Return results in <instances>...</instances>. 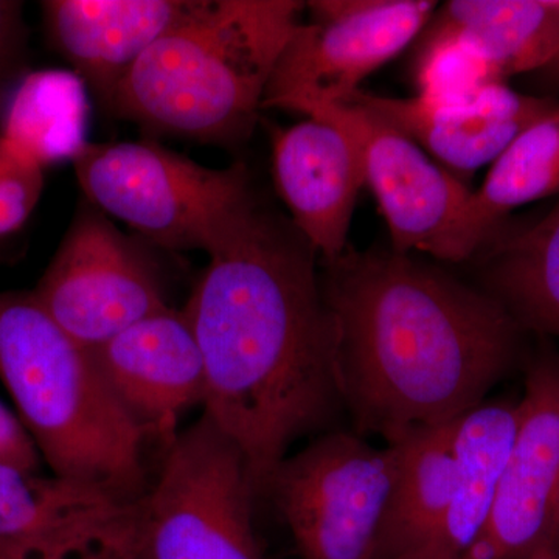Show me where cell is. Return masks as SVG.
<instances>
[{"label":"cell","mask_w":559,"mask_h":559,"mask_svg":"<svg viewBox=\"0 0 559 559\" xmlns=\"http://www.w3.org/2000/svg\"><path fill=\"white\" fill-rule=\"evenodd\" d=\"M186 312L204 362V414L245 454L257 495L294 441L344 407L337 331L318 252L250 191L216 227Z\"/></svg>","instance_id":"6da1fadb"},{"label":"cell","mask_w":559,"mask_h":559,"mask_svg":"<svg viewBox=\"0 0 559 559\" xmlns=\"http://www.w3.org/2000/svg\"><path fill=\"white\" fill-rule=\"evenodd\" d=\"M337 381L358 436L392 444L485 403L513 367L521 326L498 299L411 253L325 263Z\"/></svg>","instance_id":"7a4b0ae2"},{"label":"cell","mask_w":559,"mask_h":559,"mask_svg":"<svg viewBox=\"0 0 559 559\" xmlns=\"http://www.w3.org/2000/svg\"><path fill=\"white\" fill-rule=\"evenodd\" d=\"M296 0H198L117 87L109 109L159 134L237 145L255 127Z\"/></svg>","instance_id":"3957f363"},{"label":"cell","mask_w":559,"mask_h":559,"mask_svg":"<svg viewBox=\"0 0 559 559\" xmlns=\"http://www.w3.org/2000/svg\"><path fill=\"white\" fill-rule=\"evenodd\" d=\"M0 378L51 474L138 502L151 437L117 399L90 348L33 293L0 294Z\"/></svg>","instance_id":"277c9868"},{"label":"cell","mask_w":559,"mask_h":559,"mask_svg":"<svg viewBox=\"0 0 559 559\" xmlns=\"http://www.w3.org/2000/svg\"><path fill=\"white\" fill-rule=\"evenodd\" d=\"M257 498L245 454L202 414L165 448L156 480L140 499V559H263Z\"/></svg>","instance_id":"5b68a950"},{"label":"cell","mask_w":559,"mask_h":559,"mask_svg":"<svg viewBox=\"0 0 559 559\" xmlns=\"http://www.w3.org/2000/svg\"><path fill=\"white\" fill-rule=\"evenodd\" d=\"M86 201L167 250H207L249 197L245 164L209 168L151 140L87 143L73 160Z\"/></svg>","instance_id":"8992f818"},{"label":"cell","mask_w":559,"mask_h":559,"mask_svg":"<svg viewBox=\"0 0 559 559\" xmlns=\"http://www.w3.org/2000/svg\"><path fill=\"white\" fill-rule=\"evenodd\" d=\"M400 441L374 448L326 432L288 455L267 484L300 559H373L399 479Z\"/></svg>","instance_id":"52a82bcc"},{"label":"cell","mask_w":559,"mask_h":559,"mask_svg":"<svg viewBox=\"0 0 559 559\" xmlns=\"http://www.w3.org/2000/svg\"><path fill=\"white\" fill-rule=\"evenodd\" d=\"M304 116L340 128L355 142L393 250L457 263L485 245L473 219V191L409 138L352 102L312 106Z\"/></svg>","instance_id":"ba28073f"},{"label":"cell","mask_w":559,"mask_h":559,"mask_svg":"<svg viewBox=\"0 0 559 559\" xmlns=\"http://www.w3.org/2000/svg\"><path fill=\"white\" fill-rule=\"evenodd\" d=\"M277 62L263 108L304 114L344 102L360 81L395 58L425 31L437 3L429 0H319L307 3Z\"/></svg>","instance_id":"9c48e42d"},{"label":"cell","mask_w":559,"mask_h":559,"mask_svg":"<svg viewBox=\"0 0 559 559\" xmlns=\"http://www.w3.org/2000/svg\"><path fill=\"white\" fill-rule=\"evenodd\" d=\"M33 296L90 349L168 307L146 253L87 201L76 209Z\"/></svg>","instance_id":"30bf717a"},{"label":"cell","mask_w":559,"mask_h":559,"mask_svg":"<svg viewBox=\"0 0 559 559\" xmlns=\"http://www.w3.org/2000/svg\"><path fill=\"white\" fill-rule=\"evenodd\" d=\"M559 532V358L528 369L520 421L495 502L463 559H528Z\"/></svg>","instance_id":"8fae6325"},{"label":"cell","mask_w":559,"mask_h":559,"mask_svg":"<svg viewBox=\"0 0 559 559\" xmlns=\"http://www.w3.org/2000/svg\"><path fill=\"white\" fill-rule=\"evenodd\" d=\"M91 352L124 409L165 448L180 415L204 403V362L183 311L164 308Z\"/></svg>","instance_id":"7c38bea8"},{"label":"cell","mask_w":559,"mask_h":559,"mask_svg":"<svg viewBox=\"0 0 559 559\" xmlns=\"http://www.w3.org/2000/svg\"><path fill=\"white\" fill-rule=\"evenodd\" d=\"M344 102L370 110L455 171H476L495 162L518 135L559 110L557 103L525 97L503 83L457 102L381 97L360 90Z\"/></svg>","instance_id":"4fadbf2b"},{"label":"cell","mask_w":559,"mask_h":559,"mask_svg":"<svg viewBox=\"0 0 559 559\" xmlns=\"http://www.w3.org/2000/svg\"><path fill=\"white\" fill-rule=\"evenodd\" d=\"M272 168L290 223L325 263L340 259L366 183L355 142L326 121L304 120L275 131Z\"/></svg>","instance_id":"5bb4252c"},{"label":"cell","mask_w":559,"mask_h":559,"mask_svg":"<svg viewBox=\"0 0 559 559\" xmlns=\"http://www.w3.org/2000/svg\"><path fill=\"white\" fill-rule=\"evenodd\" d=\"M198 0H49L44 21L55 49L103 106L146 50Z\"/></svg>","instance_id":"9a60e30c"},{"label":"cell","mask_w":559,"mask_h":559,"mask_svg":"<svg viewBox=\"0 0 559 559\" xmlns=\"http://www.w3.org/2000/svg\"><path fill=\"white\" fill-rule=\"evenodd\" d=\"M520 421V403H481L454 421V491L429 539L407 559H463L479 538L495 502Z\"/></svg>","instance_id":"2e32d148"},{"label":"cell","mask_w":559,"mask_h":559,"mask_svg":"<svg viewBox=\"0 0 559 559\" xmlns=\"http://www.w3.org/2000/svg\"><path fill=\"white\" fill-rule=\"evenodd\" d=\"M452 428H419L399 440L403 460L373 559L411 558L439 527L455 484Z\"/></svg>","instance_id":"e0dca14e"},{"label":"cell","mask_w":559,"mask_h":559,"mask_svg":"<svg viewBox=\"0 0 559 559\" xmlns=\"http://www.w3.org/2000/svg\"><path fill=\"white\" fill-rule=\"evenodd\" d=\"M429 31L469 39L500 76L550 66L559 51V2L547 0H452L430 17Z\"/></svg>","instance_id":"ac0fdd59"},{"label":"cell","mask_w":559,"mask_h":559,"mask_svg":"<svg viewBox=\"0 0 559 559\" xmlns=\"http://www.w3.org/2000/svg\"><path fill=\"white\" fill-rule=\"evenodd\" d=\"M87 86L73 70H36L14 90L0 139L39 168L73 162L87 145Z\"/></svg>","instance_id":"d6986e66"},{"label":"cell","mask_w":559,"mask_h":559,"mask_svg":"<svg viewBox=\"0 0 559 559\" xmlns=\"http://www.w3.org/2000/svg\"><path fill=\"white\" fill-rule=\"evenodd\" d=\"M488 289L520 326L559 337V202L491 252Z\"/></svg>","instance_id":"ffe728a7"},{"label":"cell","mask_w":559,"mask_h":559,"mask_svg":"<svg viewBox=\"0 0 559 559\" xmlns=\"http://www.w3.org/2000/svg\"><path fill=\"white\" fill-rule=\"evenodd\" d=\"M131 503L106 489L0 463V550Z\"/></svg>","instance_id":"44dd1931"},{"label":"cell","mask_w":559,"mask_h":559,"mask_svg":"<svg viewBox=\"0 0 559 559\" xmlns=\"http://www.w3.org/2000/svg\"><path fill=\"white\" fill-rule=\"evenodd\" d=\"M559 193V110L518 135L473 191V219L485 238L511 210Z\"/></svg>","instance_id":"7402d4cb"},{"label":"cell","mask_w":559,"mask_h":559,"mask_svg":"<svg viewBox=\"0 0 559 559\" xmlns=\"http://www.w3.org/2000/svg\"><path fill=\"white\" fill-rule=\"evenodd\" d=\"M140 499L105 516L57 530L31 543L0 550V559H140Z\"/></svg>","instance_id":"603a6c76"},{"label":"cell","mask_w":559,"mask_h":559,"mask_svg":"<svg viewBox=\"0 0 559 559\" xmlns=\"http://www.w3.org/2000/svg\"><path fill=\"white\" fill-rule=\"evenodd\" d=\"M417 60L418 97L457 102L503 83L487 55L469 39L451 32L428 31Z\"/></svg>","instance_id":"cb8c5ba5"},{"label":"cell","mask_w":559,"mask_h":559,"mask_svg":"<svg viewBox=\"0 0 559 559\" xmlns=\"http://www.w3.org/2000/svg\"><path fill=\"white\" fill-rule=\"evenodd\" d=\"M43 186V168L22 159L0 139V238L24 226Z\"/></svg>","instance_id":"d4e9b609"},{"label":"cell","mask_w":559,"mask_h":559,"mask_svg":"<svg viewBox=\"0 0 559 559\" xmlns=\"http://www.w3.org/2000/svg\"><path fill=\"white\" fill-rule=\"evenodd\" d=\"M22 3L0 0V109L11 84L24 79L27 62V27Z\"/></svg>","instance_id":"484cf974"},{"label":"cell","mask_w":559,"mask_h":559,"mask_svg":"<svg viewBox=\"0 0 559 559\" xmlns=\"http://www.w3.org/2000/svg\"><path fill=\"white\" fill-rule=\"evenodd\" d=\"M0 463L39 471L40 457L17 415L0 403Z\"/></svg>","instance_id":"4316f807"},{"label":"cell","mask_w":559,"mask_h":559,"mask_svg":"<svg viewBox=\"0 0 559 559\" xmlns=\"http://www.w3.org/2000/svg\"><path fill=\"white\" fill-rule=\"evenodd\" d=\"M528 559H559V532L550 536Z\"/></svg>","instance_id":"83f0119b"},{"label":"cell","mask_w":559,"mask_h":559,"mask_svg":"<svg viewBox=\"0 0 559 559\" xmlns=\"http://www.w3.org/2000/svg\"><path fill=\"white\" fill-rule=\"evenodd\" d=\"M551 64L557 66V68L559 69V51H558V57L555 58V61L551 62Z\"/></svg>","instance_id":"f1b7e54d"}]
</instances>
